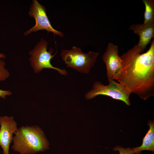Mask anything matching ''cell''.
<instances>
[{
  "label": "cell",
  "instance_id": "cell-7",
  "mask_svg": "<svg viewBox=\"0 0 154 154\" xmlns=\"http://www.w3.org/2000/svg\"><path fill=\"white\" fill-rule=\"evenodd\" d=\"M117 45L109 42L106 50L102 56L106 70V76L108 82L119 78L122 68V59L119 55Z\"/></svg>",
  "mask_w": 154,
  "mask_h": 154
},
{
  "label": "cell",
  "instance_id": "cell-4",
  "mask_svg": "<svg viewBox=\"0 0 154 154\" xmlns=\"http://www.w3.org/2000/svg\"><path fill=\"white\" fill-rule=\"evenodd\" d=\"M48 45L47 42L42 38L34 48L29 52L30 63L34 72L38 73L44 68L51 69L57 71L62 75H67L68 72L66 69L55 67L51 64L50 61L56 54L57 52L52 55L53 50L50 48L48 51Z\"/></svg>",
  "mask_w": 154,
  "mask_h": 154
},
{
  "label": "cell",
  "instance_id": "cell-8",
  "mask_svg": "<svg viewBox=\"0 0 154 154\" xmlns=\"http://www.w3.org/2000/svg\"><path fill=\"white\" fill-rule=\"evenodd\" d=\"M0 146L3 154H9L13 134L18 129L17 123L13 116H0Z\"/></svg>",
  "mask_w": 154,
  "mask_h": 154
},
{
  "label": "cell",
  "instance_id": "cell-12",
  "mask_svg": "<svg viewBox=\"0 0 154 154\" xmlns=\"http://www.w3.org/2000/svg\"><path fill=\"white\" fill-rule=\"evenodd\" d=\"M5 65L3 60L0 59V82L5 80L10 75L8 70L5 68Z\"/></svg>",
  "mask_w": 154,
  "mask_h": 154
},
{
  "label": "cell",
  "instance_id": "cell-14",
  "mask_svg": "<svg viewBox=\"0 0 154 154\" xmlns=\"http://www.w3.org/2000/svg\"><path fill=\"white\" fill-rule=\"evenodd\" d=\"M11 94V92L10 91L3 90L0 89V97L5 99L6 96H9Z\"/></svg>",
  "mask_w": 154,
  "mask_h": 154
},
{
  "label": "cell",
  "instance_id": "cell-9",
  "mask_svg": "<svg viewBox=\"0 0 154 154\" xmlns=\"http://www.w3.org/2000/svg\"><path fill=\"white\" fill-rule=\"evenodd\" d=\"M129 29L139 36V40L137 45L140 52L142 53L151 40L154 38V23L133 24Z\"/></svg>",
  "mask_w": 154,
  "mask_h": 154
},
{
  "label": "cell",
  "instance_id": "cell-15",
  "mask_svg": "<svg viewBox=\"0 0 154 154\" xmlns=\"http://www.w3.org/2000/svg\"><path fill=\"white\" fill-rule=\"evenodd\" d=\"M6 56L3 53H0V58H6Z\"/></svg>",
  "mask_w": 154,
  "mask_h": 154
},
{
  "label": "cell",
  "instance_id": "cell-1",
  "mask_svg": "<svg viewBox=\"0 0 154 154\" xmlns=\"http://www.w3.org/2000/svg\"><path fill=\"white\" fill-rule=\"evenodd\" d=\"M120 56L122 68L118 82L143 100L154 96V38L146 52L141 53L136 44Z\"/></svg>",
  "mask_w": 154,
  "mask_h": 154
},
{
  "label": "cell",
  "instance_id": "cell-5",
  "mask_svg": "<svg viewBox=\"0 0 154 154\" xmlns=\"http://www.w3.org/2000/svg\"><path fill=\"white\" fill-rule=\"evenodd\" d=\"M109 82L108 85H104L100 81H96L92 88L85 94V98L90 100L98 96H106L122 101L128 106L130 105L129 98L131 93L129 90L121 84L114 80Z\"/></svg>",
  "mask_w": 154,
  "mask_h": 154
},
{
  "label": "cell",
  "instance_id": "cell-10",
  "mask_svg": "<svg viewBox=\"0 0 154 154\" xmlns=\"http://www.w3.org/2000/svg\"><path fill=\"white\" fill-rule=\"evenodd\" d=\"M148 125L149 129L143 139L141 145L132 149L135 154H139L143 150L154 151V123L152 121H149Z\"/></svg>",
  "mask_w": 154,
  "mask_h": 154
},
{
  "label": "cell",
  "instance_id": "cell-2",
  "mask_svg": "<svg viewBox=\"0 0 154 154\" xmlns=\"http://www.w3.org/2000/svg\"><path fill=\"white\" fill-rule=\"evenodd\" d=\"M12 148L21 154H34L48 148L49 143L37 125L23 126L14 134Z\"/></svg>",
  "mask_w": 154,
  "mask_h": 154
},
{
  "label": "cell",
  "instance_id": "cell-11",
  "mask_svg": "<svg viewBox=\"0 0 154 154\" xmlns=\"http://www.w3.org/2000/svg\"><path fill=\"white\" fill-rule=\"evenodd\" d=\"M145 6L144 24L154 23V1L143 0Z\"/></svg>",
  "mask_w": 154,
  "mask_h": 154
},
{
  "label": "cell",
  "instance_id": "cell-6",
  "mask_svg": "<svg viewBox=\"0 0 154 154\" xmlns=\"http://www.w3.org/2000/svg\"><path fill=\"white\" fill-rule=\"evenodd\" d=\"M28 14L31 17L35 19V24L32 27L24 33L25 35L27 36L33 32L45 30L48 33L52 32L54 34L61 37L64 36L63 32L57 31L53 27L47 16L44 7L37 0L33 1Z\"/></svg>",
  "mask_w": 154,
  "mask_h": 154
},
{
  "label": "cell",
  "instance_id": "cell-13",
  "mask_svg": "<svg viewBox=\"0 0 154 154\" xmlns=\"http://www.w3.org/2000/svg\"><path fill=\"white\" fill-rule=\"evenodd\" d=\"M113 150L114 151H118L119 154H135L132 151V149L129 147L124 148L121 146H116L113 148Z\"/></svg>",
  "mask_w": 154,
  "mask_h": 154
},
{
  "label": "cell",
  "instance_id": "cell-3",
  "mask_svg": "<svg viewBox=\"0 0 154 154\" xmlns=\"http://www.w3.org/2000/svg\"><path fill=\"white\" fill-rule=\"evenodd\" d=\"M99 55L97 52H83L80 48L73 46L70 50L63 49L60 56L67 68L84 74L89 73Z\"/></svg>",
  "mask_w": 154,
  "mask_h": 154
}]
</instances>
